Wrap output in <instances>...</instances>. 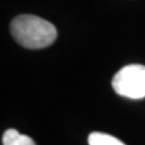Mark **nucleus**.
<instances>
[{"instance_id": "f257e3e1", "label": "nucleus", "mask_w": 145, "mask_h": 145, "mask_svg": "<svg viewBox=\"0 0 145 145\" xmlns=\"http://www.w3.org/2000/svg\"><path fill=\"white\" fill-rule=\"evenodd\" d=\"M13 39L25 48L39 50L52 45L57 39V29L51 22L34 15H20L11 22Z\"/></svg>"}, {"instance_id": "f03ea898", "label": "nucleus", "mask_w": 145, "mask_h": 145, "mask_svg": "<svg viewBox=\"0 0 145 145\" xmlns=\"http://www.w3.org/2000/svg\"><path fill=\"white\" fill-rule=\"evenodd\" d=\"M114 91L131 99L145 98V65L128 64L115 74L112 79Z\"/></svg>"}, {"instance_id": "7ed1b4c3", "label": "nucleus", "mask_w": 145, "mask_h": 145, "mask_svg": "<svg viewBox=\"0 0 145 145\" xmlns=\"http://www.w3.org/2000/svg\"><path fill=\"white\" fill-rule=\"evenodd\" d=\"M3 145H35V142L25 134H21L17 129L10 128L3 135Z\"/></svg>"}, {"instance_id": "20e7f679", "label": "nucleus", "mask_w": 145, "mask_h": 145, "mask_svg": "<svg viewBox=\"0 0 145 145\" xmlns=\"http://www.w3.org/2000/svg\"><path fill=\"white\" fill-rule=\"evenodd\" d=\"M88 144L89 145H126L117 138L112 137L111 134L102 133V132H93L88 135Z\"/></svg>"}]
</instances>
